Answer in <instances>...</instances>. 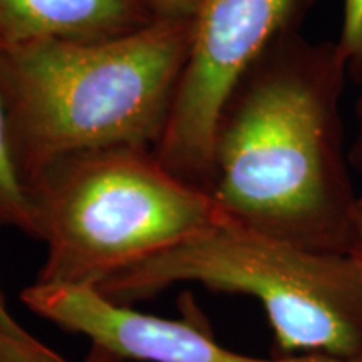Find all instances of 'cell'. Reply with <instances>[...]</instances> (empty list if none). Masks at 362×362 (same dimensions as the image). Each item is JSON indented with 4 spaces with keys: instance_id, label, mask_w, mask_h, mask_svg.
<instances>
[{
    "instance_id": "6da1fadb",
    "label": "cell",
    "mask_w": 362,
    "mask_h": 362,
    "mask_svg": "<svg viewBox=\"0 0 362 362\" xmlns=\"http://www.w3.org/2000/svg\"><path fill=\"white\" fill-rule=\"evenodd\" d=\"M349 76L337 42L280 37L240 78L216 121L206 192L265 237L352 255L359 197L344 148Z\"/></svg>"
},
{
    "instance_id": "7a4b0ae2",
    "label": "cell",
    "mask_w": 362,
    "mask_h": 362,
    "mask_svg": "<svg viewBox=\"0 0 362 362\" xmlns=\"http://www.w3.org/2000/svg\"><path fill=\"white\" fill-rule=\"evenodd\" d=\"M193 21L96 42L0 45V99L24 187L62 158L151 148L168 123Z\"/></svg>"
},
{
    "instance_id": "3957f363",
    "label": "cell",
    "mask_w": 362,
    "mask_h": 362,
    "mask_svg": "<svg viewBox=\"0 0 362 362\" xmlns=\"http://www.w3.org/2000/svg\"><path fill=\"white\" fill-rule=\"evenodd\" d=\"M34 238L47 247L37 284L93 287L160 255L220 218L205 189L181 180L151 148L76 153L25 187Z\"/></svg>"
},
{
    "instance_id": "277c9868",
    "label": "cell",
    "mask_w": 362,
    "mask_h": 362,
    "mask_svg": "<svg viewBox=\"0 0 362 362\" xmlns=\"http://www.w3.org/2000/svg\"><path fill=\"white\" fill-rule=\"evenodd\" d=\"M257 298L279 356L362 357V267L352 255L319 253L220 218L170 250L98 287L131 307L176 284Z\"/></svg>"
},
{
    "instance_id": "5b68a950",
    "label": "cell",
    "mask_w": 362,
    "mask_h": 362,
    "mask_svg": "<svg viewBox=\"0 0 362 362\" xmlns=\"http://www.w3.org/2000/svg\"><path fill=\"white\" fill-rule=\"evenodd\" d=\"M312 0H202L168 123L155 155L171 173L206 192L216 121L253 62L298 33Z\"/></svg>"
},
{
    "instance_id": "8992f818",
    "label": "cell",
    "mask_w": 362,
    "mask_h": 362,
    "mask_svg": "<svg viewBox=\"0 0 362 362\" xmlns=\"http://www.w3.org/2000/svg\"><path fill=\"white\" fill-rule=\"evenodd\" d=\"M29 310L79 334L110 359L134 362H362L320 354L262 359L226 349L200 322L197 310L187 319H165L119 305L93 287L34 282L21 292Z\"/></svg>"
},
{
    "instance_id": "52a82bcc",
    "label": "cell",
    "mask_w": 362,
    "mask_h": 362,
    "mask_svg": "<svg viewBox=\"0 0 362 362\" xmlns=\"http://www.w3.org/2000/svg\"><path fill=\"white\" fill-rule=\"evenodd\" d=\"M153 22L143 0H0V45L96 42L134 34Z\"/></svg>"
},
{
    "instance_id": "ba28073f",
    "label": "cell",
    "mask_w": 362,
    "mask_h": 362,
    "mask_svg": "<svg viewBox=\"0 0 362 362\" xmlns=\"http://www.w3.org/2000/svg\"><path fill=\"white\" fill-rule=\"evenodd\" d=\"M0 226H13L34 237L33 206L12 156L2 99H0Z\"/></svg>"
},
{
    "instance_id": "9c48e42d",
    "label": "cell",
    "mask_w": 362,
    "mask_h": 362,
    "mask_svg": "<svg viewBox=\"0 0 362 362\" xmlns=\"http://www.w3.org/2000/svg\"><path fill=\"white\" fill-rule=\"evenodd\" d=\"M337 45L347 61L362 57V0H344L342 30Z\"/></svg>"
},
{
    "instance_id": "30bf717a",
    "label": "cell",
    "mask_w": 362,
    "mask_h": 362,
    "mask_svg": "<svg viewBox=\"0 0 362 362\" xmlns=\"http://www.w3.org/2000/svg\"><path fill=\"white\" fill-rule=\"evenodd\" d=\"M0 362H67L64 357L45 346H27L0 334Z\"/></svg>"
},
{
    "instance_id": "8fae6325",
    "label": "cell",
    "mask_w": 362,
    "mask_h": 362,
    "mask_svg": "<svg viewBox=\"0 0 362 362\" xmlns=\"http://www.w3.org/2000/svg\"><path fill=\"white\" fill-rule=\"evenodd\" d=\"M155 21L185 22L193 21L202 0H143Z\"/></svg>"
},
{
    "instance_id": "7c38bea8",
    "label": "cell",
    "mask_w": 362,
    "mask_h": 362,
    "mask_svg": "<svg viewBox=\"0 0 362 362\" xmlns=\"http://www.w3.org/2000/svg\"><path fill=\"white\" fill-rule=\"evenodd\" d=\"M347 69H349V78L354 81L357 94H356V136L352 146L349 149V163L362 171V57L347 61Z\"/></svg>"
},
{
    "instance_id": "4fadbf2b",
    "label": "cell",
    "mask_w": 362,
    "mask_h": 362,
    "mask_svg": "<svg viewBox=\"0 0 362 362\" xmlns=\"http://www.w3.org/2000/svg\"><path fill=\"white\" fill-rule=\"evenodd\" d=\"M0 334L13 339V341L27 344V346H42V342H40L37 337H34L29 330L22 327V325L17 322L16 317L11 314V310H8V307L6 304V298L2 296V291H0Z\"/></svg>"
},
{
    "instance_id": "5bb4252c",
    "label": "cell",
    "mask_w": 362,
    "mask_h": 362,
    "mask_svg": "<svg viewBox=\"0 0 362 362\" xmlns=\"http://www.w3.org/2000/svg\"><path fill=\"white\" fill-rule=\"evenodd\" d=\"M352 257L359 262L362 267V198H359L356 211V243L354 250H352Z\"/></svg>"
},
{
    "instance_id": "9a60e30c",
    "label": "cell",
    "mask_w": 362,
    "mask_h": 362,
    "mask_svg": "<svg viewBox=\"0 0 362 362\" xmlns=\"http://www.w3.org/2000/svg\"><path fill=\"white\" fill-rule=\"evenodd\" d=\"M88 362H116V361H112V359H110V357H107V356H104L103 352L93 349V352H90Z\"/></svg>"
}]
</instances>
